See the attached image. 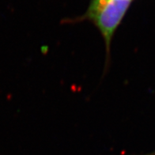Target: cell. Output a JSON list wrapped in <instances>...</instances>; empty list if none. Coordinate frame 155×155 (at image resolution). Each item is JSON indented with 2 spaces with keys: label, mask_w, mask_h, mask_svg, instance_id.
<instances>
[{
  "label": "cell",
  "mask_w": 155,
  "mask_h": 155,
  "mask_svg": "<svg viewBox=\"0 0 155 155\" xmlns=\"http://www.w3.org/2000/svg\"><path fill=\"white\" fill-rule=\"evenodd\" d=\"M131 3V0H91L82 18L92 21L104 39L107 64L110 58L112 39Z\"/></svg>",
  "instance_id": "6da1fadb"
},
{
  "label": "cell",
  "mask_w": 155,
  "mask_h": 155,
  "mask_svg": "<svg viewBox=\"0 0 155 155\" xmlns=\"http://www.w3.org/2000/svg\"><path fill=\"white\" fill-rule=\"evenodd\" d=\"M148 155H155V152H154V153H150V154H148Z\"/></svg>",
  "instance_id": "7a4b0ae2"
},
{
  "label": "cell",
  "mask_w": 155,
  "mask_h": 155,
  "mask_svg": "<svg viewBox=\"0 0 155 155\" xmlns=\"http://www.w3.org/2000/svg\"><path fill=\"white\" fill-rule=\"evenodd\" d=\"M131 1H132V0H131Z\"/></svg>",
  "instance_id": "3957f363"
}]
</instances>
